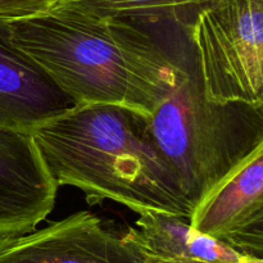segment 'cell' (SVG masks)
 I'll list each match as a JSON object with an SVG mask.
<instances>
[{"label":"cell","instance_id":"1","mask_svg":"<svg viewBox=\"0 0 263 263\" xmlns=\"http://www.w3.org/2000/svg\"><path fill=\"white\" fill-rule=\"evenodd\" d=\"M9 25L14 45L74 105H116L146 120L174 85V66L153 22L53 8Z\"/></svg>","mask_w":263,"mask_h":263},{"label":"cell","instance_id":"2","mask_svg":"<svg viewBox=\"0 0 263 263\" xmlns=\"http://www.w3.org/2000/svg\"><path fill=\"white\" fill-rule=\"evenodd\" d=\"M30 134L58 187H76L91 204L110 200L138 215L192 216L181 181L141 116L116 105H73Z\"/></svg>","mask_w":263,"mask_h":263},{"label":"cell","instance_id":"3","mask_svg":"<svg viewBox=\"0 0 263 263\" xmlns=\"http://www.w3.org/2000/svg\"><path fill=\"white\" fill-rule=\"evenodd\" d=\"M186 21L154 22L174 66L175 81L145 121L195 208L261 144L263 105L208 99Z\"/></svg>","mask_w":263,"mask_h":263},{"label":"cell","instance_id":"4","mask_svg":"<svg viewBox=\"0 0 263 263\" xmlns=\"http://www.w3.org/2000/svg\"><path fill=\"white\" fill-rule=\"evenodd\" d=\"M185 26L208 99L263 105V0H217Z\"/></svg>","mask_w":263,"mask_h":263},{"label":"cell","instance_id":"5","mask_svg":"<svg viewBox=\"0 0 263 263\" xmlns=\"http://www.w3.org/2000/svg\"><path fill=\"white\" fill-rule=\"evenodd\" d=\"M145 252L100 217L81 211L21 235L0 251V263H149Z\"/></svg>","mask_w":263,"mask_h":263},{"label":"cell","instance_id":"6","mask_svg":"<svg viewBox=\"0 0 263 263\" xmlns=\"http://www.w3.org/2000/svg\"><path fill=\"white\" fill-rule=\"evenodd\" d=\"M57 193L32 135L0 128V235L37 229L54 210Z\"/></svg>","mask_w":263,"mask_h":263},{"label":"cell","instance_id":"7","mask_svg":"<svg viewBox=\"0 0 263 263\" xmlns=\"http://www.w3.org/2000/svg\"><path fill=\"white\" fill-rule=\"evenodd\" d=\"M73 100L12 41L0 17V128L28 131L71 109Z\"/></svg>","mask_w":263,"mask_h":263},{"label":"cell","instance_id":"8","mask_svg":"<svg viewBox=\"0 0 263 263\" xmlns=\"http://www.w3.org/2000/svg\"><path fill=\"white\" fill-rule=\"evenodd\" d=\"M263 210V140L193 210L189 222L222 240Z\"/></svg>","mask_w":263,"mask_h":263},{"label":"cell","instance_id":"9","mask_svg":"<svg viewBox=\"0 0 263 263\" xmlns=\"http://www.w3.org/2000/svg\"><path fill=\"white\" fill-rule=\"evenodd\" d=\"M126 234L151 259L240 263L241 253L223 240L200 233L189 220L179 216L140 213Z\"/></svg>","mask_w":263,"mask_h":263},{"label":"cell","instance_id":"10","mask_svg":"<svg viewBox=\"0 0 263 263\" xmlns=\"http://www.w3.org/2000/svg\"><path fill=\"white\" fill-rule=\"evenodd\" d=\"M215 2L217 0H58L53 8L98 18L157 22L190 20Z\"/></svg>","mask_w":263,"mask_h":263},{"label":"cell","instance_id":"11","mask_svg":"<svg viewBox=\"0 0 263 263\" xmlns=\"http://www.w3.org/2000/svg\"><path fill=\"white\" fill-rule=\"evenodd\" d=\"M222 240L239 253L263 258V210Z\"/></svg>","mask_w":263,"mask_h":263},{"label":"cell","instance_id":"12","mask_svg":"<svg viewBox=\"0 0 263 263\" xmlns=\"http://www.w3.org/2000/svg\"><path fill=\"white\" fill-rule=\"evenodd\" d=\"M58 0H0V17L7 20L28 17L49 10Z\"/></svg>","mask_w":263,"mask_h":263},{"label":"cell","instance_id":"13","mask_svg":"<svg viewBox=\"0 0 263 263\" xmlns=\"http://www.w3.org/2000/svg\"><path fill=\"white\" fill-rule=\"evenodd\" d=\"M18 236H12V235H0V251L4 248H7L9 244H12L13 241L17 239Z\"/></svg>","mask_w":263,"mask_h":263},{"label":"cell","instance_id":"14","mask_svg":"<svg viewBox=\"0 0 263 263\" xmlns=\"http://www.w3.org/2000/svg\"><path fill=\"white\" fill-rule=\"evenodd\" d=\"M240 263H263V258H258V257H253V256H247V254H241Z\"/></svg>","mask_w":263,"mask_h":263},{"label":"cell","instance_id":"15","mask_svg":"<svg viewBox=\"0 0 263 263\" xmlns=\"http://www.w3.org/2000/svg\"><path fill=\"white\" fill-rule=\"evenodd\" d=\"M149 263H207V262H198V261H158V259H151Z\"/></svg>","mask_w":263,"mask_h":263}]
</instances>
